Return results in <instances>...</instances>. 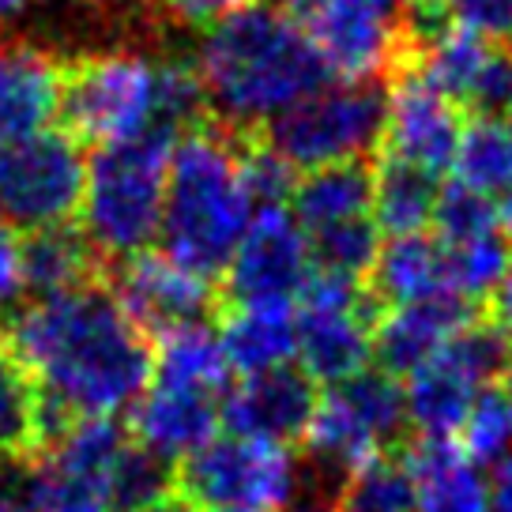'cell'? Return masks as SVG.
Wrapping results in <instances>:
<instances>
[{"label":"cell","instance_id":"cell-1","mask_svg":"<svg viewBox=\"0 0 512 512\" xmlns=\"http://www.w3.org/2000/svg\"><path fill=\"white\" fill-rule=\"evenodd\" d=\"M0 343L42 396L80 418H117L155 377V343L102 279L12 309L0 317Z\"/></svg>","mask_w":512,"mask_h":512},{"label":"cell","instance_id":"cell-34","mask_svg":"<svg viewBox=\"0 0 512 512\" xmlns=\"http://www.w3.org/2000/svg\"><path fill=\"white\" fill-rule=\"evenodd\" d=\"M456 31L475 34L490 46H512V0H441Z\"/></svg>","mask_w":512,"mask_h":512},{"label":"cell","instance_id":"cell-27","mask_svg":"<svg viewBox=\"0 0 512 512\" xmlns=\"http://www.w3.org/2000/svg\"><path fill=\"white\" fill-rule=\"evenodd\" d=\"M34 407H38V392L31 377L0 343V464H27L38 456Z\"/></svg>","mask_w":512,"mask_h":512},{"label":"cell","instance_id":"cell-23","mask_svg":"<svg viewBox=\"0 0 512 512\" xmlns=\"http://www.w3.org/2000/svg\"><path fill=\"white\" fill-rule=\"evenodd\" d=\"M441 181L411 162L381 155L373 166V226L384 230L388 238H411L426 234L437 208Z\"/></svg>","mask_w":512,"mask_h":512},{"label":"cell","instance_id":"cell-18","mask_svg":"<svg viewBox=\"0 0 512 512\" xmlns=\"http://www.w3.org/2000/svg\"><path fill=\"white\" fill-rule=\"evenodd\" d=\"M400 452L415 479V512H490V486L460 445L407 437Z\"/></svg>","mask_w":512,"mask_h":512},{"label":"cell","instance_id":"cell-10","mask_svg":"<svg viewBox=\"0 0 512 512\" xmlns=\"http://www.w3.org/2000/svg\"><path fill=\"white\" fill-rule=\"evenodd\" d=\"M294 456L283 445L226 437L174 467V490L196 512L283 509Z\"/></svg>","mask_w":512,"mask_h":512},{"label":"cell","instance_id":"cell-6","mask_svg":"<svg viewBox=\"0 0 512 512\" xmlns=\"http://www.w3.org/2000/svg\"><path fill=\"white\" fill-rule=\"evenodd\" d=\"M388 91L381 80L324 83L298 106L279 113L256 136L272 147L290 170H320L336 162H366L384 140Z\"/></svg>","mask_w":512,"mask_h":512},{"label":"cell","instance_id":"cell-2","mask_svg":"<svg viewBox=\"0 0 512 512\" xmlns=\"http://www.w3.org/2000/svg\"><path fill=\"white\" fill-rule=\"evenodd\" d=\"M192 68L211 121L238 136H256L332 76L309 34L272 0H253L215 23L192 53Z\"/></svg>","mask_w":512,"mask_h":512},{"label":"cell","instance_id":"cell-16","mask_svg":"<svg viewBox=\"0 0 512 512\" xmlns=\"http://www.w3.org/2000/svg\"><path fill=\"white\" fill-rule=\"evenodd\" d=\"M471 320H475V305L460 302L452 294H441V298H430V302L384 309L381 320L373 324V358H377V369L388 373V377H411L456 332H464Z\"/></svg>","mask_w":512,"mask_h":512},{"label":"cell","instance_id":"cell-28","mask_svg":"<svg viewBox=\"0 0 512 512\" xmlns=\"http://www.w3.org/2000/svg\"><path fill=\"white\" fill-rule=\"evenodd\" d=\"M339 512H415V479L400 448L381 452L354 471Z\"/></svg>","mask_w":512,"mask_h":512},{"label":"cell","instance_id":"cell-4","mask_svg":"<svg viewBox=\"0 0 512 512\" xmlns=\"http://www.w3.org/2000/svg\"><path fill=\"white\" fill-rule=\"evenodd\" d=\"M174 140V132L151 128L125 144L95 147L87 159L80 234L102 256V264H121L128 256L147 253L159 238Z\"/></svg>","mask_w":512,"mask_h":512},{"label":"cell","instance_id":"cell-33","mask_svg":"<svg viewBox=\"0 0 512 512\" xmlns=\"http://www.w3.org/2000/svg\"><path fill=\"white\" fill-rule=\"evenodd\" d=\"M433 226H437V234H433V238L464 241V238L482 234V230H494L497 211H494L490 200H482V196H475V192L464 189V185L448 181V185H441V192H437Z\"/></svg>","mask_w":512,"mask_h":512},{"label":"cell","instance_id":"cell-8","mask_svg":"<svg viewBox=\"0 0 512 512\" xmlns=\"http://www.w3.org/2000/svg\"><path fill=\"white\" fill-rule=\"evenodd\" d=\"M83 185L87 155L64 128H46L0 147V223H12L23 234L72 226Z\"/></svg>","mask_w":512,"mask_h":512},{"label":"cell","instance_id":"cell-26","mask_svg":"<svg viewBox=\"0 0 512 512\" xmlns=\"http://www.w3.org/2000/svg\"><path fill=\"white\" fill-rule=\"evenodd\" d=\"M441 241V238H437ZM445 245L448 268V294L467 305H479L494 298L497 287L505 283L512 264V241L501 230H482L464 241H441Z\"/></svg>","mask_w":512,"mask_h":512},{"label":"cell","instance_id":"cell-38","mask_svg":"<svg viewBox=\"0 0 512 512\" xmlns=\"http://www.w3.org/2000/svg\"><path fill=\"white\" fill-rule=\"evenodd\" d=\"M494 313H497V328L505 332V336H512V264H509V275H505V283L497 287L494 294Z\"/></svg>","mask_w":512,"mask_h":512},{"label":"cell","instance_id":"cell-15","mask_svg":"<svg viewBox=\"0 0 512 512\" xmlns=\"http://www.w3.org/2000/svg\"><path fill=\"white\" fill-rule=\"evenodd\" d=\"M61 110V57L31 38H0V140L46 132Z\"/></svg>","mask_w":512,"mask_h":512},{"label":"cell","instance_id":"cell-40","mask_svg":"<svg viewBox=\"0 0 512 512\" xmlns=\"http://www.w3.org/2000/svg\"><path fill=\"white\" fill-rule=\"evenodd\" d=\"M494 211H497V230L512 241V192L505 196V200H497Z\"/></svg>","mask_w":512,"mask_h":512},{"label":"cell","instance_id":"cell-29","mask_svg":"<svg viewBox=\"0 0 512 512\" xmlns=\"http://www.w3.org/2000/svg\"><path fill=\"white\" fill-rule=\"evenodd\" d=\"M381 230L373 226V219H354V223H336L305 234L309 241V260H313V272L339 275V279H354V283H366L369 268L377 260L381 249Z\"/></svg>","mask_w":512,"mask_h":512},{"label":"cell","instance_id":"cell-17","mask_svg":"<svg viewBox=\"0 0 512 512\" xmlns=\"http://www.w3.org/2000/svg\"><path fill=\"white\" fill-rule=\"evenodd\" d=\"M128 437L132 445L155 452L162 460H189L192 452L215 441L219 430V407L204 392L155 384L132 403L128 415Z\"/></svg>","mask_w":512,"mask_h":512},{"label":"cell","instance_id":"cell-7","mask_svg":"<svg viewBox=\"0 0 512 512\" xmlns=\"http://www.w3.org/2000/svg\"><path fill=\"white\" fill-rule=\"evenodd\" d=\"M509 358V336L494 320L475 317L464 332H456L426 366L407 377L403 388L407 422L418 430V437L452 441L482 388H490L509 369Z\"/></svg>","mask_w":512,"mask_h":512},{"label":"cell","instance_id":"cell-24","mask_svg":"<svg viewBox=\"0 0 512 512\" xmlns=\"http://www.w3.org/2000/svg\"><path fill=\"white\" fill-rule=\"evenodd\" d=\"M155 377H159L155 384L215 396L219 388H226V377H230L223 343L208 324L174 328L155 339Z\"/></svg>","mask_w":512,"mask_h":512},{"label":"cell","instance_id":"cell-20","mask_svg":"<svg viewBox=\"0 0 512 512\" xmlns=\"http://www.w3.org/2000/svg\"><path fill=\"white\" fill-rule=\"evenodd\" d=\"M366 290L377 298L381 309L441 298L448 294L445 245L433 234L388 238L377 249V260L366 275Z\"/></svg>","mask_w":512,"mask_h":512},{"label":"cell","instance_id":"cell-5","mask_svg":"<svg viewBox=\"0 0 512 512\" xmlns=\"http://www.w3.org/2000/svg\"><path fill=\"white\" fill-rule=\"evenodd\" d=\"M162 61L136 46L91 49L61 61L64 132L76 144H125L159 128Z\"/></svg>","mask_w":512,"mask_h":512},{"label":"cell","instance_id":"cell-35","mask_svg":"<svg viewBox=\"0 0 512 512\" xmlns=\"http://www.w3.org/2000/svg\"><path fill=\"white\" fill-rule=\"evenodd\" d=\"M147 16L159 27H177V31H200L215 27L226 16H234L241 8H249L253 0H144Z\"/></svg>","mask_w":512,"mask_h":512},{"label":"cell","instance_id":"cell-31","mask_svg":"<svg viewBox=\"0 0 512 512\" xmlns=\"http://www.w3.org/2000/svg\"><path fill=\"white\" fill-rule=\"evenodd\" d=\"M460 433H464L460 448L475 467L501 460L505 448L512 445V388H505V384L482 388L479 400L467 411Z\"/></svg>","mask_w":512,"mask_h":512},{"label":"cell","instance_id":"cell-22","mask_svg":"<svg viewBox=\"0 0 512 512\" xmlns=\"http://www.w3.org/2000/svg\"><path fill=\"white\" fill-rule=\"evenodd\" d=\"M373 166L369 162H336L298 177L290 192V219L305 234L336 223L373 219Z\"/></svg>","mask_w":512,"mask_h":512},{"label":"cell","instance_id":"cell-30","mask_svg":"<svg viewBox=\"0 0 512 512\" xmlns=\"http://www.w3.org/2000/svg\"><path fill=\"white\" fill-rule=\"evenodd\" d=\"M170 494H174V464L128 441L110 475V509L140 512Z\"/></svg>","mask_w":512,"mask_h":512},{"label":"cell","instance_id":"cell-32","mask_svg":"<svg viewBox=\"0 0 512 512\" xmlns=\"http://www.w3.org/2000/svg\"><path fill=\"white\" fill-rule=\"evenodd\" d=\"M241 185L249 192L253 211H275L290 200L298 177L260 136H245V144H241Z\"/></svg>","mask_w":512,"mask_h":512},{"label":"cell","instance_id":"cell-37","mask_svg":"<svg viewBox=\"0 0 512 512\" xmlns=\"http://www.w3.org/2000/svg\"><path fill=\"white\" fill-rule=\"evenodd\" d=\"M490 512H512V460H501L490 486Z\"/></svg>","mask_w":512,"mask_h":512},{"label":"cell","instance_id":"cell-19","mask_svg":"<svg viewBox=\"0 0 512 512\" xmlns=\"http://www.w3.org/2000/svg\"><path fill=\"white\" fill-rule=\"evenodd\" d=\"M223 343L226 366L256 377L272 373L298 354V313L294 302H260V305H223Z\"/></svg>","mask_w":512,"mask_h":512},{"label":"cell","instance_id":"cell-42","mask_svg":"<svg viewBox=\"0 0 512 512\" xmlns=\"http://www.w3.org/2000/svg\"><path fill=\"white\" fill-rule=\"evenodd\" d=\"M509 125H512V110H509Z\"/></svg>","mask_w":512,"mask_h":512},{"label":"cell","instance_id":"cell-36","mask_svg":"<svg viewBox=\"0 0 512 512\" xmlns=\"http://www.w3.org/2000/svg\"><path fill=\"white\" fill-rule=\"evenodd\" d=\"M19 294H23V272H19L16 241L8 238V234H0V317L12 313Z\"/></svg>","mask_w":512,"mask_h":512},{"label":"cell","instance_id":"cell-21","mask_svg":"<svg viewBox=\"0 0 512 512\" xmlns=\"http://www.w3.org/2000/svg\"><path fill=\"white\" fill-rule=\"evenodd\" d=\"M16 253L23 290H31L34 298L87 287L106 272L102 256L87 245L80 226H49V230L23 234V241H16Z\"/></svg>","mask_w":512,"mask_h":512},{"label":"cell","instance_id":"cell-13","mask_svg":"<svg viewBox=\"0 0 512 512\" xmlns=\"http://www.w3.org/2000/svg\"><path fill=\"white\" fill-rule=\"evenodd\" d=\"M460 132H464L460 110L433 87H426L411 68H400L388 87V121H384L381 140L384 155L411 162L437 177L452 170Z\"/></svg>","mask_w":512,"mask_h":512},{"label":"cell","instance_id":"cell-39","mask_svg":"<svg viewBox=\"0 0 512 512\" xmlns=\"http://www.w3.org/2000/svg\"><path fill=\"white\" fill-rule=\"evenodd\" d=\"M140 512H196V509L174 490L170 497H162V501H155V505H147V509H140Z\"/></svg>","mask_w":512,"mask_h":512},{"label":"cell","instance_id":"cell-9","mask_svg":"<svg viewBox=\"0 0 512 512\" xmlns=\"http://www.w3.org/2000/svg\"><path fill=\"white\" fill-rule=\"evenodd\" d=\"M298 354L313 384H343L373 358V324L381 305L366 283L313 272L298 294Z\"/></svg>","mask_w":512,"mask_h":512},{"label":"cell","instance_id":"cell-44","mask_svg":"<svg viewBox=\"0 0 512 512\" xmlns=\"http://www.w3.org/2000/svg\"><path fill=\"white\" fill-rule=\"evenodd\" d=\"M509 369H512V358H509Z\"/></svg>","mask_w":512,"mask_h":512},{"label":"cell","instance_id":"cell-3","mask_svg":"<svg viewBox=\"0 0 512 512\" xmlns=\"http://www.w3.org/2000/svg\"><path fill=\"white\" fill-rule=\"evenodd\" d=\"M241 144L245 136L208 117L177 136L166 166L159 238L170 260L211 283L226 272L256 215L241 185Z\"/></svg>","mask_w":512,"mask_h":512},{"label":"cell","instance_id":"cell-14","mask_svg":"<svg viewBox=\"0 0 512 512\" xmlns=\"http://www.w3.org/2000/svg\"><path fill=\"white\" fill-rule=\"evenodd\" d=\"M317 400V388L302 369L283 366L272 373H256L226 392L223 407H219V426H226L230 437H249V441L287 448L305 437Z\"/></svg>","mask_w":512,"mask_h":512},{"label":"cell","instance_id":"cell-12","mask_svg":"<svg viewBox=\"0 0 512 512\" xmlns=\"http://www.w3.org/2000/svg\"><path fill=\"white\" fill-rule=\"evenodd\" d=\"M309 275V241L290 211H256L223 272V305L294 302Z\"/></svg>","mask_w":512,"mask_h":512},{"label":"cell","instance_id":"cell-43","mask_svg":"<svg viewBox=\"0 0 512 512\" xmlns=\"http://www.w3.org/2000/svg\"><path fill=\"white\" fill-rule=\"evenodd\" d=\"M0 234H4V223H0Z\"/></svg>","mask_w":512,"mask_h":512},{"label":"cell","instance_id":"cell-25","mask_svg":"<svg viewBox=\"0 0 512 512\" xmlns=\"http://www.w3.org/2000/svg\"><path fill=\"white\" fill-rule=\"evenodd\" d=\"M452 181L482 200H505L512 192V125L501 117H475L460 132Z\"/></svg>","mask_w":512,"mask_h":512},{"label":"cell","instance_id":"cell-41","mask_svg":"<svg viewBox=\"0 0 512 512\" xmlns=\"http://www.w3.org/2000/svg\"><path fill=\"white\" fill-rule=\"evenodd\" d=\"M23 4H27V0H0V19H8V16H16V12H23Z\"/></svg>","mask_w":512,"mask_h":512},{"label":"cell","instance_id":"cell-11","mask_svg":"<svg viewBox=\"0 0 512 512\" xmlns=\"http://www.w3.org/2000/svg\"><path fill=\"white\" fill-rule=\"evenodd\" d=\"M102 283L151 343L185 324H204L223 309V290L204 275L181 268L166 253H140L121 264H106Z\"/></svg>","mask_w":512,"mask_h":512}]
</instances>
